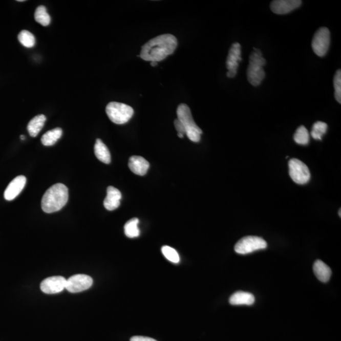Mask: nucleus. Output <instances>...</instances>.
<instances>
[{
  "label": "nucleus",
  "mask_w": 341,
  "mask_h": 341,
  "mask_svg": "<svg viewBox=\"0 0 341 341\" xmlns=\"http://www.w3.org/2000/svg\"><path fill=\"white\" fill-rule=\"evenodd\" d=\"M177 45L178 40L175 36L170 34H162L148 40L142 46L139 56L143 60L158 63L172 55Z\"/></svg>",
  "instance_id": "1"
},
{
  "label": "nucleus",
  "mask_w": 341,
  "mask_h": 341,
  "mask_svg": "<svg viewBox=\"0 0 341 341\" xmlns=\"http://www.w3.org/2000/svg\"><path fill=\"white\" fill-rule=\"evenodd\" d=\"M69 200V189L63 184L57 183L45 192L41 202L42 209L46 213L60 210Z\"/></svg>",
  "instance_id": "2"
},
{
  "label": "nucleus",
  "mask_w": 341,
  "mask_h": 341,
  "mask_svg": "<svg viewBox=\"0 0 341 341\" xmlns=\"http://www.w3.org/2000/svg\"><path fill=\"white\" fill-rule=\"evenodd\" d=\"M266 64L262 51L254 48L250 56L247 69V78L249 82L253 86H258L264 79L265 73L264 67Z\"/></svg>",
  "instance_id": "3"
},
{
  "label": "nucleus",
  "mask_w": 341,
  "mask_h": 341,
  "mask_svg": "<svg viewBox=\"0 0 341 341\" xmlns=\"http://www.w3.org/2000/svg\"><path fill=\"white\" fill-rule=\"evenodd\" d=\"M178 119L185 126L186 135L191 141L199 142L202 134V130L195 123L190 109L187 105L181 104L177 108Z\"/></svg>",
  "instance_id": "4"
},
{
  "label": "nucleus",
  "mask_w": 341,
  "mask_h": 341,
  "mask_svg": "<svg viewBox=\"0 0 341 341\" xmlns=\"http://www.w3.org/2000/svg\"><path fill=\"white\" fill-rule=\"evenodd\" d=\"M108 118L114 123L123 124L128 122L134 115V109L130 105L117 102H111L105 108Z\"/></svg>",
  "instance_id": "5"
},
{
  "label": "nucleus",
  "mask_w": 341,
  "mask_h": 341,
  "mask_svg": "<svg viewBox=\"0 0 341 341\" xmlns=\"http://www.w3.org/2000/svg\"><path fill=\"white\" fill-rule=\"evenodd\" d=\"M267 247V243L261 237L247 236L238 241L235 246V250L238 254L245 255Z\"/></svg>",
  "instance_id": "6"
},
{
  "label": "nucleus",
  "mask_w": 341,
  "mask_h": 341,
  "mask_svg": "<svg viewBox=\"0 0 341 341\" xmlns=\"http://www.w3.org/2000/svg\"><path fill=\"white\" fill-rule=\"evenodd\" d=\"M288 164L289 175L295 183L304 185L310 181V170L302 161L297 159H292L289 161Z\"/></svg>",
  "instance_id": "7"
},
{
  "label": "nucleus",
  "mask_w": 341,
  "mask_h": 341,
  "mask_svg": "<svg viewBox=\"0 0 341 341\" xmlns=\"http://www.w3.org/2000/svg\"><path fill=\"white\" fill-rule=\"evenodd\" d=\"M331 42V33L327 28H321L317 30L313 37L312 47L316 55L323 57L326 55Z\"/></svg>",
  "instance_id": "8"
},
{
  "label": "nucleus",
  "mask_w": 341,
  "mask_h": 341,
  "mask_svg": "<svg viewBox=\"0 0 341 341\" xmlns=\"http://www.w3.org/2000/svg\"><path fill=\"white\" fill-rule=\"evenodd\" d=\"M93 284V279L88 275L76 274L67 280L66 289L70 293H80L91 288Z\"/></svg>",
  "instance_id": "9"
},
{
  "label": "nucleus",
  "mask_w": 341,
  "mask_h": 341,
  "mask_svg": "<svg viewBox=\"0 0 341 341\" xmlns=\"http://www.w3.org/2000/svg\"><path fill=\"white\" fill-rule=\"evenodd\" d=\"M242 61V47L239 43L235 42L230 48L227 57L226 67L228 70L227 72V77L234 78L237 75L239 63Z\"/></svg>",
  "instance_id": "10"
},
{
  "label": "nucleus",
  "mask_w": 341,
  "mask_h": 341,
  "mask_svg": "<svg viewBox=\"0 0 341 341\" xmlns=\"http://www.w3.org/2000/svg\"><path fill=\"white\" fill-rule=\"evenodd\" d=\"M67 280L62 276L48 278L40 284V289L46 294L60 293L66 289Z\"/></svg>",
  "instance_id": "11"
},
{
  "label": "nucleus",
  "mask_w": 341,
  "mask_h": 341,
  "mask_svg": "<svg viewBox=\"0 0 341 341\" xmlns=\"http://www.w3.org/2000/svg\"><path fill=\"white\" fill-rule=\"evenodd\" d=\"M302 4L300 0H275L270 4V9L275 14L284 15L297 9Z\"/></svg>",
  "instance_id": "12"
},
{
  "label": "nucleus",
  "mask_w": 341,
  "mask_h": 341,
  "mask_svg": "<svg viewBox=\"0 0 341 341\" xmlns=\"http://www.w3.org/2000/svg\"><path fill=\"white\" fill-rule=\"evenodd\" d=\"M26 181V178L23 175L18 176L11 181L5 191V200L10 201V200L15 199L25 187Z\"/></svg>",
  "instance_id": "13"
},
{
  "label": "nucleus",
  "mask_w": 341,
  "mask_h": 341,
  "mask_svg": "<svg viewBox=\"0 0 341 341\" xmlns=\"http://www.w3.org/2000/svg\"><path fill=\"white\" fill-rule=\"evenodd\" d=\"M121 199L120 190L110 186L107 188V196L104 200V206L108 210H115L120 206Z\"/></svg>",
  "instance_id": "14"
},
{
  "label": "nucleus",
  "mask_w": 341,
  "mask_h": 341,
  "mask_svg": "<svg viewBox=\"0 0 341 341\" xmlns=\"http://www.w3.org/2000/svg\"><path fill=\"white\" fill-rule=\"evenodd\" d=\"M129 167L135 175L143 176L150 168V163L141 156H132L129 159Z\"/></svg>",
  "instance_id": "15"
},
{
  "label": "nucleus",
  "mask_w": 341,
  "mask_h": 341,
  "mask_svg": "<svg viewBox=\"0 0 341 341\" xmlns=\"http://www.w3.org/2000/svg\"><path fill=\"white\" fill-rule=\"evenodd\" d=\"M313 270L316 278L322 283L328 282L331 277V268L321 260H317L314 262Z\"/></svg>",
  "instance_id": "16"
},
{
  "label": "nucleus",
  "mask_w": 341,
  "mask_h": 341,
  "mask_svg": "<svg viewBox=\"0 0 341 341\" xmlns=\"http://www.w3.org/2000/svg\"><path fill=\"white\" fill-rule=\"evenodd\" d=\"M229 302L232 305H251L255 302V296L248 292L237 291L230 297Z\"/></svg>",
  "instance_id": "17"
},
{
  "label": "nucleus",
  "mask_w": 341,
  "mask_h": 341,
  "mask_svg": "<svg viewBox=\"0 0 341 341\" xmlns=\"http://www.w3.org/2000/svg\"><path fill=\"white\" fill-rule=\"evenodd\" d=\"M94 153L100 161L107 164L110 163L111 154L109 150L101 139L96 140L94 145Z\"/></svg>",
  "instance_id": "18"
},
{
  "label": "nucleus",
  "mask_w": 341,
  "mask_h": 341,
  "mask_svg": "<svg viewBox=\"0 0 341 341\" xmlns=\"http://www.w3.org/2000/svg\"><path fill=\"white\" fill-rule=\"evenodd\" d=\"M47 117L44 115H39L35 116L29 121L28 125V131L30 135L32 137H36L40 131H41Z\"/></svg>",
  "instance_id": "19"
},
{
  "label": "nucleus",
  "mask_w": 341,
  "mask_h": 341,
  "mask_svg": "<svg viewBox=\"0 0 341 341\" xmlns=\"http://www.w3.org/2000/svg\"><path fill=\"white\" fill-rule=\"evenodd\" d=\"M63 131L60 128H56L45 133L41 138V142L45 146L55 145L58 140L60 139Z\"/></svg>",
  "instance_id": "20"
},
{
  "label": "nucleus",
  "mask_w": 341,
  "mask_h": 341,
  "mask_svg": "<svg viewBox=\"0 0 341 341\" xmlns=\"http://www.w3.org/2000/svg\"><path fill=\"white\" fill-rule=\"evenodd\" d=\"M139 220L137 218H133L124 224V234L129 238H134L139 236L140 230L138 224Z\"/></svg>",
  "instance_id": "21"
},
{
  "label": "nucleus",
  "mask_w": 341,
  "mask_h": 341,
  "mask_svg": "<svg viewBox=\"0 0 341 341\" xmlns=\"http://www.w3.org/2000/svg\"><path fill=\"white\" fill-rule=\"evenodd\" d=\"M35 20L43 26H48L51 23V17L47 12V8L39 6L37 8L34 14Z\"/></svg>",
  "instance_id": "22"
},
{
  "label": "nucleus",
  "mask_w": 341,
  "mask_h": 341,
  "mask_svg": "<svg viewBox=\"0 0 341 341\" xmlns=\"http://www.w3.org/2000/svg\"><path fill=\"white\" fill-rule=\"evenodd\" d=\"M295 142L300 145H307L310 142V135L308 130L304 126H300L297 128L294 135Z\"/></svg>",
  "instance_id": "23"
},
{
  "label": "nucleus",
  "mask_w": 341,
  "mask_h": 341,
  "mask_svg": "<svg viewBox=\"0 0 341 341\" xmlns=\"http://www.w3.org/2000/svg\"><path fill=\"white\" fill-rule=\"evenodd\" d=\"M18 39L22 45L28 48H31L34 47L36 43V39L33 34L28 31H22L19 33Z\"/></svg>",
  "instance_id": "24"
},
{
  "label": "nucleus",
  "mask_w": 341,
  "mask_h": 341,
  "mask_svg": "<svg viewBox=\"0 0 341 341\" xmlns=\"http://www.w3.org/2000/svg\"><path fill=\"white\" fill-rule=\"evenodd\" d=\"M328 126L327 123L322 121H317L313 124L311 135L315 140H322L323 135L326 134Z\"/></svg>",
  "instance_id": "25"
},
{
  "label": "nucleus",
  "mask_w": 341,
  "mask_h": 341,
  "mask_svg": "<svg viewBox=\"0 0 341 341\" xmlns=\"http://www.w3.org/2000/svg\"><path fill=\"white\" fill-rule=\"evenodd\" d=\"M161 250L162 254L169 261L175 264H178L180 262V256L174 248L169 246H162Z\"/></svg>",
  "instance_id": "26"
},
{
  "label": "nucleus",
  "mask_w": 341,
  "mask_h": 341,
  "mask_svg": "<svg viewBox=\"0 0 341 341\" xmlns=\"http://www.w3.org/2000/svg\"><path fill=\"white\" fill-rule=\"evenodd\" d=\"M334 96L336 101L341 103V71L338 70L334 77Z\"/></svg>",
  "instance_id": "27"
},
{
  "label": "nucleus",
  "mask_w": 341,
  "mask_h": 341,
  "mask_svg": "<svg viewBox=\"0 0 341 341\" xmlns=\"http://www.w3.org/2000/svg\"><path fill=\"white\" fill-rule=\"evenodd\" d=\"M174 124L176 130L178 132V134H181L185 135L186 134V131L185 126H183V124L181 123V121L178 120V119H176L174 121Z\"/></svg>",
  "instance_id": "28"
},
{
  "label": "nucleus",
  "mask_w": 341,
  "mask_h": 341,
  "mask_svg": "<svg viewBox=\"0 0 341 341\" xmlns=\"http://www.w3.org/2000/svg\"><path fill=\"white\" fill-rule=\"evenodd\" d=\"M131 341H157L153 338L144 336H134L132 337Z\"/></svg>",
  "instance_id": "29"
},
{
  "label": "nucleus",
  "mask_w": 341,
  "mask_h": 341,
  "mask_svg": "<svg viewBox=\"0 0 341 341\" xmlns=\"http://www.w3.org/2000/svg\"><path fill=\"white\" fill-rule=\"evenodd\" d=\"M151 66L152 67H156L158 66V63H157V62L155 61H152L151 62Z\"/></svg>",
  "instance_id": "30"
},
{
  "label": "nucleus",
  "mask_w": 341,
  "mask_h": 341,
  "mask_svg": "<svg viewBox=\"0 0 341 341\" xmlns=\"http://www.w3.org/2000/svg\"><path fill=\"white\" fill-rule=\"evenodd\" d=\"M178 136L180 138H183L184 135L181 134H178Z\"/></svg>",
  "instance_id": "31"
},
{
  "label": "nucleus",
  "mask_w": 341,
  "mask_h": 341,
  "mask_svg": "<svg viewBox=\"0 0 341 341\" xmlns=\"http://www.w3.org/2000/svg\"><path fill=\"white\" fill-rule=\"evenodd\" d=\"M20 138L22 140L25 139V136H24V135H21Z\"/></svg>",
  "instance_id": "32"
},
{
  "label": "nucleus",
  "mask_w": 341,
  "mask_h": 341,
  "mask_svg": "<svg viewBox=\"0 0 341 341\" xmlns=\"http://www.w3.org/2000/svg\"><path fill=\"white\" fill-rule=\"evenodd\" d=\"M340 212H341V210H340V208L339 211V217H340V218L341 217V214H340Z\"/></svg>",
  "instance_id": "33"
},
{
  "label": "nucleus",
  "mask_w": 341,
  "mask_h": 341,
  "mask_svg": "<svg viewBox=\"0 0 341 341\" xmlns=\"http://www.w3.org/2000/svg\"><path fill=\"white\" fill-rule=\"evenodd\" d=\"M18 2H24V0H18Z\"/></svg>",
  "instance_id": "34"
}]
</instances>
